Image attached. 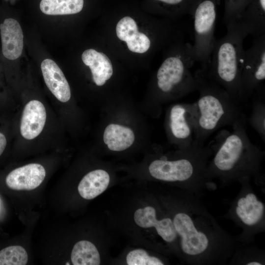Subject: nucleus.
I'll return each mask as SVG.
<instances>
[{"label": "nucleus", "instance_id": "22", "mask_svg": "<svg viewBox=\"0 0 265 265\" xmlns=\"http://www.w3.org/2000/svg\"><path fill=\"white\" fill-rule=\"evenodd\" d=\"M265 258L263 250L241 245L234 252L229 262L233 265H263L265 264Z\"/></svg>", "mask_w": 265, "mask_h": 265}, {"label": "nucleus", "instance_id": "9", "mask_svg": "<svg viewBox=\"0 0 265 265\" xmlns=\"http://www.w3.org/2000/svg\"><path fill=\"white\" fill-rule=\"evenodd\" d=\"M265 79V33L255 37L252 46L244 51L240 74L242 99L257 89Z\"/></svg>", "mask_w": 265, "mask_h": 265}, {"label": "nucleus", "instance_id": "27", "mask_svg": "<svg viewBox=\"0 0 265 265\" xmlns=\"http://www.w3.org/2000/svg\"><path fill=\"white\" fill-rule=\"evenodd\" d=\"M6 146V139L5 135L0 132V156L3 153Z\"/></svg>", "mask_w": 265, "mask_h": 265}, {"label": "nucleus", "instance_id": "10", "mask_svg": "<svg viewBox=\"0 0 265 265\" xmlns=\"http://www.w3.org/2000/svg\"><path fill=\"white\" fill-rule=\"evenodd\" d=\"M161 212H159L153 206H146L134 212L133 220L141 228L154 229L161 240L180 257L177 236L172 219L168 214Z\"/></svg>", "mask_w": 265, "mask_h": 265}, {"label": "nucleus", "instance_id": "14", "mask_svg": "<svg viewBox=\"0 0 265 265\" xmlns=\"http://www.w3.org/2000/svg\"><path fill=\"white\" fill-rule=\"evenodd\" d=\"M117 37L126 42L132 52L143 53L147 52L151 45L149 38L138 30L135 20L130 16L122 18L116 25Z\"/></svg>", "mask_w": 265, "mask_h": 265}, {"label": "nucleus", "instance_id": "12", "mask_svg": "<svg viewBox=\"0 0 265 265\" xmlns=\"http://www.w3.org/2000/svg\"><path fill=\"white\" fill-rule=\"evenodd\" d=\"M46 176L44 167L38 163H30L16 168L6 176L7 186L15 190H31L38 187Z\"/></svg>", "mask_w": 265, "mask_h": 265}, {"label": "nucleus", "instance_id": "21", "mask_svg": "<svg viewBox=\"0 0 265 265\" xmlns=\"http://www.w3.org/2000/svg\"><path fill=\"white\" fill-rule=\"evenodd\" d=\"M83 5V0H41L40 8L46 15H70L80 12Z\"/></svg>", "mask_w": 265, "mask_h": 265}, {"label": "nucleus", "instance_id": "19", "mask_svg": "<svg viewBox=\"0 0 265 265\" xmlns=\"http://www.w3.org/2000/svg\"><path fill=\"white\" fill-rule=\"evenodd\" d=\"M103 139L110 150L122 151L132 145L135 136L133 132L129 127L110 124L104 131Z\"/></svg>", "mask_w": 265, "mask_h": 265}, {"label": "nucleus", "instance_id": "5", "mask_svg": "<svg viewBox=\"0 0 265 265\" xmlns=\"http://www.w3.org/2000/svg\"><path fill=\"white\" fill-rule=\"evenodd\" d=\"M226 26V35L215 40L210 65L203 71L238 103L243 100L240 74L245 51L243 43L247 35L232 25Z\"/></svg>", "mask_w": 265, "mask_h": 265}, {"label": "nucleus", "instance_id": "2", "mask_svg": "<svg viewBox=\"0 0 265 265\" xmlns=\"http://www.w3.org/2000/svg\"><path fill=\"white\" fill-rule=\"evenodd\" d=\"M246 123L242 112L231 126L232 131L221 130L210 143L212 153L205 171L209 181L216 179L224 186L253 179L263 185L261 170L265 152L250 139Z\"/></svg>", "mask_w": 265, "mask_h": 265}, {"label": "nucleus", "instance_id": "25", "mask_svg": "<svg viewBox=\"0 0 265 265\" xmlns=\"http://www.w3.org/2000/svg\"><path fill=\"white\" fill-rule=\"evenodd\" d=\"M129 265H163L165 263L161 258L151 255L142 249H135L130 251L126 256Z\"/></svg>", "mask_w": 265, "mask_h": 265}, {"label": "nucleus", "instance_id": "6", "mask_svg": "<svg viewBox=\"0 0 265 265\" xmlns=\"http://www.w3.org/2000/svg\"><path fill=\"white\" fill-rule=\"evenodd\" d=\"M163 61L156 74V85L163 95L180 97L197 90L196 78L190 69L195 62L192 45L179 44Z\"/></svg>", "mask_w": 265, "mask_h": 265}, {"label": "nucleus", "instance_id": "8", "mask_svg": "<svg viewBox=\"0 0 265 265\" xmlns=\"http://www.w3.org/2000/svg\"><path fill=\"white\" fill-rule=\"evenodd\" d=\"M193 14L194 42L192 45L195 62L206 71L209 67L211 54L216 40L214 33L216 24L215 4L212 0H203L197 5Z\"/></svg>", "mask_w": 265, "mask_h": 265}, {"label": "nucleus", "instance_id": "18", "mask_svg": "<svg viewBox=\"0 0 265 265\" xmlns=\"http://www.w3.org/2000/svg\"><path fill=\"white\" fill-rule=\"evenodd\" d=\"M110 182L108 173L103 169H96L86 174L80 181L78 192L86 200L95 198L105 191Z\"/></svg>", "mask_w": 265, "mask_h": 265}, {"label": "nucleus", "instance_id": "24", "mask_svg": "<svg viewBox=\"0 0 265 265\" xmlns=\"http://www.w3.org/2000/svg\"><path fill=\"white\" fill-rule=\"evenodd\" d=\"M27 261V253L21 246H10L0 251V265H25Z\"/></svg>", "mask_w": 265, "mask_h": 265}, {"label": "nucleus", "instance_id": "28", "mask_svg": "<svg viewBox=\"0 0 265 265\" xmlns=\"http://www.w3.org/2000/svg\"><path fill=\"white\" fill-rule=\"evenodd\" d=\"M229 0L230 1L231 3H232V2H234L236 3V2L238 0Z\"/></svg>", "mask_w": 265, "mask_h": 265}, {"label": "nucleus", "instance_id": "17", "mask_svg": "<svg viewBox=\"0 0 265 265\" xmlns=\"http://www.w3.org/2000/svg\"><path fill=\"white\" fill-rule=\"evenodd\" d=\"M83 62L89 66L94 82L97 86H102L113 74V67L107 56L94 49L84 51L82 55Z\"/></svg>", "mask_w": 265, "mask_h": 265}, {"label": "nucleus", "instance_id": "11", "mask_svg": "<svg viewBox=\"0 0 265 265\" xmlns=\"http://www.w3.org/2000/svg\"><path fill=\"white\" fill-rule=\"evenodd\" d=\"M168 128L172 138L180 149H186L194 143V120L192 103L178 104L171 106Z\"/></svg>", "mask_w": 265, "mask_h": 265}, {"label": "nucleus", "instance_id": "20", "mask_svg": "<svg viewBox=\"0 0 265 265\" xmlns=\"http://www.w3.org/2000/svg\"><path fill=\"white\" fill-rule=\"evenodd\" d=\"M71 260L74 265H99L101 263L99 252L91 242L82 240L74 246Z\"/></svg>", "mask_w": 265, "mask_h": 265}, {"label": "nucleus", "instance_id": "23", "mask_svg": "<svg viewBox=\"0 0 265 265\" xmlns=\"http://www.w3.org/2000/svg\"><path fill=\"white\" fill-rule=\"evenodd\" d=\"M248 121L265 142V103L263 98L257 99L253 102Z\"/></svg>", "mask_w": 265, "mask_h": 265}, {"label": "nucleus", "instance_id": "26", "mask_svg": "<svg viewBox=\"0 0 265 265\" xmlns=\"http://www.w3.org/2000/svg\"><path fill=\"white\" fill-rule=\"evenodd\" d=\"M168 5L176 6L181 4L185 0H154Z\"/></svg>", "mask_w": 265, "mask_h": 265}, {"label": "nucleus", "instance_id": "7", "mask_svg": "<svg viewBox=\"0 0 265 265\" xmlns=\"http://www.w3.org/2000/svg\"><path fill=\"white\" fill-rule=\"evenodd\" d=\"M250 179L238 182L240 190L230 204L225 217L241 229L236 238L241 244L252 242L256 235L265 229V206L253 189Z\"/></svg>", "mask_w": 265, "mask_h": 265}, {"label": "nucleus", "instance_id": "13", "mask_svg": "<svg viewBox=\"0 0 265 265\" xmlns=\"http://www.w3.org/2000/svg\"><path fill=\"white\" fill-rule=\"evenodd\" d=\"M46 120V111L43 104L38 100H31L25 106L20 124L22 136L31 140L42 132Z\"/></svg>", "mask_w": 265, "mask_h": 265}, {"label": "nucleus", "instance_id": "4", "mask_svg": "<svg viewBox=\"0 0 265 265\" xmlns=\"http://www.w3.org/2000/svg\"><path fill=\"white\" fill-rule=\"evenodd\" d=\"M212 153L210 143L200 145L194 142L188 148L180 149L173 158L163 156L154 159L149 165V172L157 180L174 184L200 198L213 184L205 176Z\"/></svg>", "mask_w": 265, "mask_h": 265}, {"label": "nucleus", "instance_id": "1", "mask_svg": "<svg viewBox=\"0 0 265 265\" xmlns=\"http://www.w3.org/2000/svg\"><path fill=\"white\" fill-rule=\"evenodd\" d=\"M200 199L181 188L162 199L177 234L180 257L190 265L227 264L241 244L219 225Z\"/></svg>", "mask_w": 265, "mask_h": 265}, {"label": "nucleus", "instance_id": "15", "mask_svg": "<svg viewBox=\"0 0 265 265\" xmlns=\"http://www.w3.org/2000/svg\"><path fill=\"white\" fill-rule=\"evenodd\" d=\"M2 53L9 60H15L22 54L23 33L19 22L14 19L7 18L0 25Z\"/></svg>", "mask_w": 265, "mask_h": 265}, {"label": "nucleus", "instance_id": "16", "mask_svg": "<svg viewBox=\"0 0 265 265\" xmlns=\"http://www.w3.org/2000/svg\"><path fill=\"white\" fill-rule=\"evenodd\" d=\"M41 69L45 82L52 94L59 101L68 102L71 95L70 88L57 64L51 59H46L42 62Z\"/></svg>", "mask_w": 265, "mask_h": 265}, {"label": "nucleus", "instance_id": "3", "mask_svg": "<svg viewBox=\"0 0 265 265\" xmlns=\"http://www.w3.org/2000/svg\"><path fill=\"white\" fill-rule=\"evenodd\" d=\"M199 96L192 103L194 120V142L203 145L217 130L231 126L242 113L238 103L202 70L195 74Z\"/></svg>", "mask_w": 265, "mask_h": 265}]
</instances>
